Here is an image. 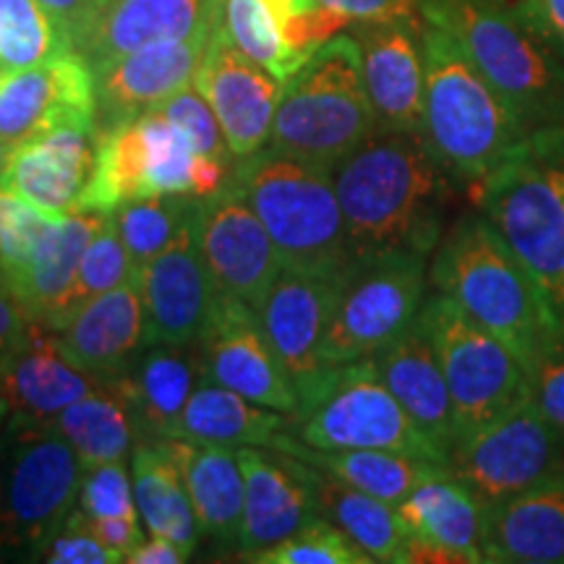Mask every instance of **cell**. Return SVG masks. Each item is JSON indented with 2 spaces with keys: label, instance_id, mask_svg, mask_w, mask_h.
<instances>
[{
  "label": "cell",
  "instance_id": "obj_1",
  "mask_svg": "<svg viewBox=\"0 0 564 564\" xmlns=\"http://www.w3.org/2000/svg\"><path fill=\"white\" fill-rule=\"evenodd\" d=\"M333 175L352 259L392 249L434 253L449 173L421 131L377 129Z\"/></svg>",
  "mask_w": 564,
  "mask_h": 564
},
{
  "label": "cell",
  "instance_id": "obj_2",
  "mask_svg": "<svg viewBox=\"0 0 564 564\" xmlns=\"http://www.w3.org/2000/svg\"><path fill=\"white\" fill-rule=\"evenodd\" d=\"M429 285L510 345L525 366L564 333L523 262L478 209L457 217L440 238Z\"/></svg>",
  "mask_w": 564,
  "mask_h": 564
},
{
  "label": "cell",
  "instance_id": "obj_3",
  "mask_svg": "<svg viewBox=\"0 0 564 564\" xmlns=\"http://www.w3.org/2000/svg\"><path fill=\"white\" fill-rule=\"evenodd\" d=\"M421 37V133L449 178L474 188L528 137V129L447 32L423 21Z\"/></svg>",
  "mask_w": 564,
  "mask_h": 564
},
{
  "label": "cell",
  "instance_id": "obj_4",
  "mask_svg": "<svg viewBox=\"0 0 564 564\" xmlns=\"http://www.w3.org/2000/svg\"><path fill=\"white\" fill-rule=\"evenodd\" d=\"M474 194L564 327V126L528 131Z\"/></svg>",
  "mask_w": 564,
  "mask_h": 564
},
{
  "label": "cell",
  "instance_id": "obj_5",
  "mask_svg": "<svg viewBox=\"0 0 564 564\" xmlns=\"http://www.w3.org/2000/svg\"><path fill=\"white\" fill-rule=\"evenodd\" d=\"M230 181L270 232L285 270L340 274L350 264L333 167L267 144L232 162Z\"/></svg>",
  "mask_w": 564,
  "mask_h": 564
},
{
  "label": "cell",
  "instance_id": "obj_6",
  "mask_svg": "<svg viewBox=\"0 0 564 564\" xmlns=\"http://www.w3.org/2000/svg\"><path fill=\"white\" fill-rule=\"evenodd\" d=\"M423 21L447 32L528 131L564 126V63L497 0H421Z\"/></svg>",
  "mask_w": 564,
  "mask_h": 564
},
{
  "label": "cell",
  "instance_id": "obj_7",
  "mask_svg": "<svg viewBox=\"0 0 564 564\" xmlns=\"http://www.w3.org/2000/svg\"><path fill=\"white\" fill-rule=\"evenodd\" d=\"M377 131L364 82L361 47L352 34H335L316 47L282 89L270 147L295 158L337 162Z\"/></svg>",
  "mask_w": 564,
  "mask_h": 564
},
{
  "label": "cell",
  "instance_id": "obj_8",
  "mask_svg": "<svg viewBox=\"0 0 564 564\" xmlns=\"http://www.w3.org/2000/svg\"><path fill=\"white\" fill-rule=\"evenodd\" d=\"M84 465L55 421L6 415L0 434V556L45 544L79 505Z\"/></svg>",
  "mask_w": 564,
  "mask_h": 564
},
{
  "label": "cell",
  "instance_id": "obj_9",
  "mask_svg": "<svg viewBox=\"0 0 564 564\" xmlns=\"http://www.w3.org/2000/svg\"><path fill=\"white\" fill-rule=\"evenodd\" d=\"M288 432L308 447L392 449L449 465L447 455L398 403L371 358L327 366L301 384L299 411L291 415Z\"/></svg>",
  "mask_w": 564,
  "mask_h": 564
},
{
  "label": "cell",
  "instance_id": "obj_10",
  "mask_svg": "<svg viewBox=\"0 0 564 564\" xmlns=\"http://www.w3.org/2000/svg\"><path fill=\"white\" fill-rule=\"evenodd\" d=\"M432 253L392 249L350 259L337 278L335 308L322 345L324 366L364 361L419 319L429 295Z\"/></svg>",
  "mask_w": 564,
  "mask_h": 564
},
{
  "label": "cell",
  "instance_id": "obj_11",
  "mask_svg": "<svg viewBox=\"0 0 564 564\" xmlns=\"http://www.w3.org/2000/svg\"><path fill=\"white\" fill-rule=\"evenodd\" d=\"M419 324L440 358L460 434L531 400V371L518 352L465 314L449 295L429 291Z\"/></svg>",
  "mask_w": 564,
  "mask_h": 564
},
{
  "label": "cell",
  "instance_id": "obj_12",
  "mask_svg": "<svg viewBox=\"0 0 564 564\" xmlns=\"http://www.w3.org/2000/svg\"><path fill=\"white\" fill-rule=\"evenodd\" d=\"M449 470L489 507L564 476V436L531 400L457 436Z\"/></svg>",
  "mask_w": 564,
  "mask_h": 564
},
{
  "label": "cell",
  "instance_id": "obj_13",
  "mask_svg": "<svg viewBox=\"0 0 564 564\" xmlns=\"http://www.w3.org/2000/svg\"><path fill=\"white\" fill-rule=\"evenodd\" d=\"M61 129H100L95 68L82 53L0 70V141L9 150Z\"/></svg>",
  "mask_w": 564,
  "mask_h": 564
},
{
  "label": "cell",
  "instance_id": "obj_14",
  "mask_svg": "<svg viewBox=\"0 0 564 564\" xmlns=\"http://www.w3.org/2000/svg\"><path fill=\"white\" fill-rule=\"evenodd\" d=\"M196 228L215 293L249 303L259 312L285 267L270 232L230 175L215 194L199 199Z\"/></svg>",
  "mask_w": 564,
  "mask_h": 564
},
{
  "label": "cell",
  "instance_id": "obj_15",
  "mask_svg": "<svg viewBox=\"0 0 564 564\" xmlns=\"http://www.w3.org/2000/svg\"><path fill=\"white\" fill-rule=\"evenodd\" d=\"M196 345L207 382L228 387L288 419L299 411V390L249 303L217 293Z\"/></svg>",
  "mask_w": 564,
  "mask_h": 564
},
{
  "label": "cell",
  "instance_id": "obj_16",
  "mask_svg": "<svg viewBox=\"0 0 564 564\" xmlns=\"http://www.w3.org/2000/svg\"><path fill=\"white\" fill-rule=\"evenodd\" d=\"M194 87L215 110L232 160L270 144L274 112L285 87L230 40L223 17L209 34Z\"/></svg>",
  "mask_w": 564,
  "mask_h": 564
},
{
  "label": "cell",
  "instance_id": "obj_17",
  "mask_svg": "<svg viewBox=\"0 0 564 564\" xmlns=\"http://www.w3.org/2000/svg\"><path fill=\"white\" fill-rule=\"evenodd\" d=\"M137 282L150 345L199 340L217 293L204 262L196 215L183 225L178 238L139 272Z\"/></svg>",
  "mask_w": 564,
  "mask_h": 564
},
{
  "label": "cell",
  "instance_id": "obj_18",
  "mask_svg": "<svg viewBox=\"0 0 564 564\" xmlns=\"http://www.w3.org/2000/svg\"><path fill=\"white\" fill-rule=\"evenodd\" d=\"M423 19L356 21L350 34L361 47L364 82L377 129L421 131L423 123Z\"/></svg>",
  "mask_w": 564,
  "mask_h": 564
},
{
  "label": "cell",
  "instance_id": "obj_19",
  "mask_svg": "<svg viewBox=\"0 0 564 564\" xmlns=\"http://www.w3.org/2000/svg\"><path fill=\"white\" fill-rule=\"evenodd\" d=\"M243 470V525L238 549L249 554L278 544L319 514L314 468L272 447L236 449Z\"/></svg>",
  "mask_w": 564,
  "mask_h": 564
},
{
  "label": "cell",
  "instance_id": "obj_20",
  "mask_svg": "<svg viewBox=\"0 0 564 564\" xmlns=\"http://www.w3.org/2000/svg\"><path fill=\"white\" fill-rule=\"evenodd\" d=\"M398 512L411 533L403 564H489L486 505L453 470L415 486L398 505Z\"/></svg>",
  "mask_w": 564,
  "mask_h": 564
},
{
  "label": "cell",
  "instance_id": "obj_21",
  "mask_svg": "<svg viewBox=\"0 0 564 564\" xmlns=\"http://www.w3.org/2000/svg\"><path fill=\"white\" fill-rule=\"evenodd\" d=\"M108 217L100 212H68L47 220L26 262L3 282L32 322L58 333L70 319V293L82 257Z\"/></svg>",
  "mask_w": 564,
  "mask_h": 564
},
{
  "label": "cell",
  "instance_id": "obj_22",
  "mask_svg": "<svg viewBox=\"0 0 564 564\" xmlns=\"http://www.w3.org/2000/svg\"><path fill=\"white\" fill-rule=\"evenodd\" d=\"M209 34L158 42L91 66L97 79L100 126L129 121L141 112L160 108L162 102L194 84Z\"/></svg>",
  "mask_w": 564,
  "mask_h": 564
},
{
  "label": "cell",
  "instance_id": "obj_23",
  "mask_svg": "<svg viewBox=\"0 0 564 564\" xmlns=\"http://www.w3.org/2000/svg\"><path fill=\"white\" fill-rule=\"evenodd\" d=\"M337 278L282 270L259 308V319L295 390L327 369L322 345L335 308Z\"/></svg>",
  "mask_w": 564,
  "mask_h": 564
},
{
  "label": "cell",
  "instance_id": "obj_24",
  "mask_svg": "<svg viewBox=\"0 0 564 564\" xmlns=\"http://www.w3.org/2000/svg\"><path fill=\"white\" fill-rule=\"evenodd\" d=\"M63 356L89 377L116 379L131 371L150 348L139 282L129 280L76 308L58 329Z\"/></svg>",
  "mask_w": 564,
  "mask_h": 564
},
{
  "label": "cell",
  "instance_id": "obj_25",
  "mask_svg": "<svg viewBox=\"0 0 564 564\" xmlns=\"http://www.w3.org/2000/svg\"><path fill=\"white\" fill-rule=\"evenodd\" d=\"M97 133L100 129H61L17 147L9 154L0 188L47 215H68L95 171Z\"/></svg>",
  "mask_w": 564,
  "mask_h": 564
},
{
  "label": "cell",
  "instance_id": "obj_26",
  "mask_svg": "<svg viewBox=\"0 0 564 564\" xmlns=\"http://www.w3.org/2000/svg\"><path fill=\"white\" fill-rule=\"evenodd\" d=\"M89 377L63 356L58 333L32 322L26 340L0 364V403L6 413L34 421H55L70 403L95 390Z\"/></svg>",
  "mask_w": 564,
  "mask_h": 564
},
{
  "label": "cell",
  "instance_id": "obj_27",
  "mask_svg": "<svg viewBox=\"0 0 564 564\" xmlns=\"http://www.w3.org/2000/svg\"><path fill=\"white\" fill-rule=\"evenodd\" d=\"M223 17V0H108L82 55L91 66L147 45L209 34Z\"/></svg>",
  "mask_w": 564,
  "mask_h": 564
},
{
  "label": "cell",
  "instance_id": "obj_28",
  "mask_svg": "<svg viewBox=\"0 0 564 564\" xmlns=\"http://www.w3.org/2000/svg\"><path fill=\"white\" fill-rule=\"evenodd\" d=\"M371 361L398 403L419 423L421 432L447 455L449 463V453L460 429H457L453 394H449L440 358L419 319L382 350L373 352Z\"/></svg>",
  "mask_w": 564,
  "mask_h": 564
},
{
  "label": "cell",
  "instance_id": "obj_29",
  "mask_svg": "<svg viewBox=\"0 0 564 564\" xmlns=\"http://www.w3.org/2000/svg\"><path fill=\"white\" fill-rule=\"evenodd\" d=\"M204 382L202 352L196 343H154L123 373L137 442L171 440L178 434L188 398Z\"/></svg>",
  "mask_w": 564,
  "mask_h": 564
},
{
  "label": "cell",
  "instance_id": "obj_30",
  "mask_svg": "<svg viewBox=\"0 0 564 564\" xmlns=\"http://www.w3.org/2000/svg\"><path fill=\"white\" fill-rule=\"evenodd\" d=\"M489 564H564V476L486 507Z\"/></svg>",
  "mask_w": 564,
  "mask_h": 564
},
{
  "label": "cell",
  "instance_id": "obj_31",
  "mask_svg": "<svg viewBox=\"0 0 564 564\" xmlns=\"http://www.w3.org/2000/svg\"><path fill=\"white\" fill-rule=\"evenodd\" d=\"M165 444L186 481L199 533L220 546H238L246 486L236 449L186 436H171Z\"/></svg>",
  "mask_w": 564,
  "mask_h": 564
},
{
  "label": "cell",
  "instance_id": "obj_32",
  "mask_svg": "<svg viewBox=\"0 0 564 564\" xmlns=\"http://www.w3.org/2000/svg\"><path fill=\"white\" fill-rule=\"evenodd\" d=\"M272 449L288 453L299 460L314 465L324 474L340 478L343 484L361 489L371 497L384 499L398 507L411 494L415 486H421L429 478L449 470V465L426 460L405 453H392V449H319L308 447L301 440H295L291 432H282L274 440Z\"/></svg>",
  "mask_w": 564,
  "mask_h": 564
},
{
  "label": "cell",
  "instance_id": "obj_33",
  "mask_svg": "<svg viewBox=\"0 0 564 564\" xmlns=\"http://www.w3.org/2000/svg\"><path fill=\"white\" fill-rule=\"evenodd\" d=\"M131 478L147 533L171 539L192 556L202 533L186 481L165 440H141L133 444Z\"/></svg>",
  "mask_w": 564,
  "mask_h": 564
},
{
  "label": "cell",
  "instance_id": "obj_34",
  "mask_svg": "<svg viewBox=\"0 0 564 564\" xmlns=\"http://www.w3.org/2000/svg\"><path fill=\"white\" fill-rule=\"evenodd\" d=\"M288 429H291V419L285 413L253 403L228 387L204 379L188 398L175 436L241 449L272 447L274 440Z\"/></svg>",
  "mask_w": 564,
  "mask_h": 564
},
{
  "label": "cell",
  "instance_id": "obj_35",
  "mask_svg": "<svg viewBox=\"0 0 564 564\" xmlns=\"http://www.w3.org/2000/svg\"><path fill=\"white\" fill-rule=\"evenodd\" d=\"M314 489L322 518L343 528L373 562L403 564L411 546V533L398 507L361 489H352L319 468H314Z\"/></svg>",
  "mask_w": 564,
  "mask_h": 564
},
{
  "label": "cell",
  "instance_id": "obj_36",
  "mask_svg": "<svg viewBox=\"0 0 564 564\" xmlns=\"http://www.w3.org/2000/svg\"><path fill=\"white\" fill-rule=\"evenodd\" d=\"M55 426L79 455L84 468L126 460L137 444V429L123 390V373L105 379L95 390L70 403L66 411L58 413Z\"/></svg>",
  "mask_w": 564,
  "mask_h": 564
},
{
  "label": "cell",
  "instance_id": "obj_37",
  "mask_svg": "<svg viewBox=\"0 0 564 564\" xmlns=\"http://www.w3.org/2000/svg\"><path fill=\"white\" fill-rule=\"evenodd\" d=\"M199 207L194 194H154L131 199L112 212V220L121 232L133 270H144L158 253L171 246Z\"/></svg>",
  "mask_w": 564,
  "mask_h": 564
},
{
  "label": "cell",
  "instance_id": "obj_38",
  "mask_svg": "<svg viewBox=\"0 0 564 564\" xmlns=\"http://www.w3.org/2000/svg\"><path fill=\"white\" fill-rule=\"evenodd\" d=\"M223 26L230 40L270 70L282 87L314 55L295 51L267 0H223Z\"/></svg>",
  "mask_w": 564,
  "mask_h": 564
},
{
  "label": "cell",
  "instance_id": "obj_39",
  "mask_svg": "<svg viewBox=\"0 0 564 564\" xmlns=\"http://www.w3.org/2000/svg\"><path fill=\"white\" fill-rule=\"evenodd\" d=\"M70 53L53 19L37 0H0V70L40 66Z\"/></svg>",
  "mask_w": 564,
  "mask_h": 564
},
{
  "label": "cell",
  "instance_id": "obj_40",
  "mask_svg": "<svg viewBox=\"0 0 564 564\" xmlns=\"http://www.w3.org/2000/svg\"><path fill=\"white\" fill-rule=\"evenodd\" d=\"M137 123L144 144L150 194H194L192 171L196 147L192 137L158 108L141 112Z\"/></svg>",
  "mask_w": 564,
  "mask_h": 564
},
{
  "label": "cell",
  "instance_id": "obj_41",
  "mask_svg": "<svg viewBox=\"0 0 564 564\" xmlns=\"http://www.w3.org/2000/svg\"><path fill=\"white\" fill-rule=\"evenodd\" d=\"M257 564H371L373 560L350 539L343 528L316 514L312 523L278 541V544L249 554Z\"/></svg>",
  "mask_w": 564,
  "mask_h": 564
},
{
  "label": "cell",
  "instance_id": "obj_42",
  "mask_svg": "<svg viewBox=\"0 0 564 564\" xmlns=\"http://www.w3.org/2000/svg\"><path fill=\"white\" fill-rule=\"evenodd\" d=\"M129 280H137V270H133L129 251L121 241V232H118V225L110 215L102 223V228L95 232V238H91L82 257L74 293H70V316L95 295L108 293Z\"/></svg>",
  "mask_w": 564,
  "mask_h": 564
},
{
  "label": "cell",
  "instance_id": "obj_43",
  "mask_svg": "<svg viewBox=\"0 0 564 564\" xmlns=\"http://www.w3.org/2000/svg\"><path fill=\"white\" fill-rule=\"evenodd\" d=\"M76 507L89 518H139L133 478L129 476L126 460L84 468Z\"/></svg>",
  "mask_w": 564,
  "mask_h": 564
},
{
  "label": "cell",
  "instance_id": "obj_44",
  "mask_svg": "<svg viewBox=\"0 0 564 564\" xmlns=\"http://www.w3.org/2000/svg\"><path fill=\"white\" fill-rule=\"evenodd\" d=\"M158 110L165 112L167 118H173V121L192 137L196 154L232 167L236 160H232V154L228 150L223 126L217 121L215 110L209 108V102L204 100V95L194 87V84H188L186 89H181L178 95L171 97V100L162 102Z\"/></svg>",
  "mask_w": 564,
  "mask_h": 564
},
{
  "label": "cell",
  "instance_id": "obj_45",
  "mask_svg": "<svg viewBox=\"0 0 564 564\" xmlns=\"http://www.w3.org/2000/svg\"><path fill=\"white\" fill-rule=\"evenodd\" d=\"M32 560L47 564H116V556L91 531L89 518L79 507L68 514L66 523L34 552Z\"/></svg>",
  "mask_w": 564,
  "mask_h": 564
},
{
  "label": "cell",
  "instance_id": "obj_46",
  "mask_svg": "<svg viewBox=\"0 0 564 564\" xmlns=\"http://www.w3.org/2000/svg\"><path fill=\"white\" fill-rule=\"evenodd\" d=\"M528 371H531V403L564 436V333L556 335L533 358Z\"/></svg>",
  "mask_w": 564,
  "mask_h": 564
},
{
  "label": "cell",
  "instance_id": "obj_47",
  "mask_svg": "<svg viewBox=\"0 0 564 564\" xmlns=\"http://www.w3.org/2000/svg\"><path fill=\"white\" fill-rule=\"evenodd\" d=\"M564 63V0H497Z\"/></svg>",
  "mask_w": 564,
  "mask_h": 564
},
{
  "label": "cell",
  "instance_id": "obj_48",
  "mask_svg": "<svg viewBox=\"0 0 564 564\" xmlns=\"http://www.w3.org/2000/svg\"><path fill=\"white\" fill-rule=\"evenodd\" d=\"M37 3L68 40L70 51L79 53L108 0H37Z\"/></svg>",
  "mask_w": 564,
  "mask_h": 564
},
{
  "label": "cell",
  "instance_id": "obj_49",
  "mask_svg": "<svg viewBox=\"0 0 564 564\" xmlns=\"http://www.w3.org/2000/svg\"><path fill=\"white\" fill-rule=\"evenodd\" d=\"M322 9L348 19L350 24L356 21H387L403 19L419 13L421 0H319Z\"/></svg>",
  "mask_w": 564,
  "mask_h": 564
},
{
  "label": "cell",
  "instance_id": "obj_50",
  "mask_svg": "<svg viewBox=\"0 0 564 564\" xmlns=\"http://www.w3.org/2000/svg\"><path fill=\"white\" fill-rule=\"evenodd\" d=\"M89 525L112 554L121 556V562L129 560V554L144 539L139 528V518H89Z\"/></svg>",
  "mask_w": 564,
  "mask_h": 564
},
{
  "label": "cell",
  "instance_id": "obj_51",
  "mask_svg": "<svg viewBox=\"0 0 564 564\" xmlns=\"http://www.w3.org/2000/svg\"><path fill=\"white\" fill-rule=\"evenodd\" d=\"M32 319L24 314V308L11 299L6 288H0V364L21 348L26 340Z\"/></svg>",
  "mask_w": 564,
  "mask_h": 564
},
{
  "label": "cell",
  "instance_id": "obj_52",
  "mask_svg": "<svg viewBox=\"0 0 564 564\" xmlns=\"http://www.w3.org/2000/svg\"><path fill=\"white\" fill-rule=\"evenodd\" d=\"M188 560H192V556L183 552L178 544H173L171 539H162V535L150 533V539H141L139 546L133 549L126 562H131V564H181Z\"/></svg>",
  "mask_w": 564,
  "mask_h": 564
},
{
  "label": "cell",
  "instance_id": "obj_53",
  "mask_svg": "<svg viewBox=\"0 0 564 564\" xmlns=\"http://www.w3.org/2000/svg\"><path fill=\"white\" fill-rule=\"evenodd\" d=\"M9 154H11V150L3 144V141H0V178H3L6 165H9Z\"/></svg>",
  "mask_w": 564,
  "mask_h": 564
},
{
  "label": "cell",
  "instance_id": "obj_54",
  "mask_svg": "<svg viewBox=\"0 0 564 564\" xmlns=\"http://www.w3.org/2000/svg\"><path fill=\"white\" fill-rule=\"evenodd\" d=\"M6 415H9V413H6L3 408H0V434H3V423H6Z\"/></svg>",
  "mask_w": 564,
  "mask_h": 564
},
{
  "label": "cell",
  "instance_id": "obj_55",
  "mask_svg": "<svg viewBox=\"0 0 564 564\" xmlns=\"http://www.w3.org/2000/svg\"><path fill=\"white\" fill-rule=\"evenodd\" d=\"M0 408H3V403H0ZM3 411H6V408H3Z\"/></svg>",
  "mask_w": 564,
  "mask_h": 564
}]
</instances>
